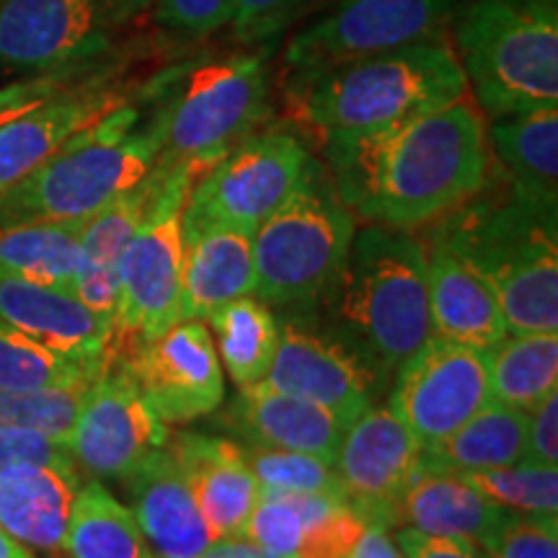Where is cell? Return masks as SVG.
<instances>
[{"label": "cell", "instance_id": "6da1fadb", "mask_svg": "<svg viewBox=\"0 0 558 558\" xmlns=\"http://www.w3.org/2000/svg\"><path fill=\"white\" fill-rule=\"evenodd\" d=\"M331 184L362 220L411 230L439 220L486 184L492 153L463 99L393 128L324 140Z\"/></svg>", "mask_w": 558, "mask_h": 558}, {"label": "cell", "instance_id": "7a4b0ae2", "mask_svg": "<svg viewBox=\"0 0 558 558\" xmlns=\"http://www.w3.org/2000/svg\"><path fill=\"white\" fill-rule=\"evenodd\" d=\"M484 186L437 222L432 241L476 267L497 290L509 333L558 331L556 209Z\"/></svg>", "mask_w": 558, "mask_h": 558}, {"label": "cell", "instance_id": "3957f363", "mask_svg": "<svg viewBox=\"0 0 558 558\" xmlns=\"http://www.w3.org/2000/svg\"><path fill=\"white\" fill-rule=\"evenodd\" d=\"M326 295L375 375L396 373L432 337L427 248L409 230L378 222L354 230Z\"/></svg>", "mask_w": 558, "mask_h": 558}, {"label": "cell", "instance_id": "277c9868", "mask_svg": "<svg viewBox=\"0 0 558 558\" xmlns=\"http://www.w3.org/2000/svg\"><path fill=\"white\" fill-rule=\"evenodd\" d=\"M295 88L303 120L329 140L386 130L450 107L463 99L469 81L458 52L437 37L329 68Z\"/></svg>", "mask_w": 558, "mask_h": 558}, {"label": "cell", "instance_id": "5b68a950", "mask_svg": "<svg viewBox=\"0 0 558 558\" xmlns=\"http://www.w3.org/2000/svg\"><path fill=\"white\" fill-rule=\"evenodd\" d=\"M130 104L73 135L45 163L0 194V230L26 222L78 220L143 181L160 156L156 130H135Z\"/></svg>", "mask_w": 558, "mask_h": 558}, {"label": "cell", "instance_id": "8992f818", "mask_svg": "<svg viewBox=\"0 0 558 558\" xmlns=\"http://www.w3.org/2000/svg\"><path fill=\"white\" fill-rule=\"evenodd\" d=\"M456 41L492 120L558 104V0H471L456 11Z\"/></svg>", "mask_w": 558, "mask_h": 558}, {"label": "cell", "instance_id": "52a82bcc", "mask_svg": "<svg viewBox=\"0 0 558 558\" xmlns=\"http://www.w3.org/2000/svg\"><path fill=\"white\" fill-rule=\"evenodd\" d=\"M150 128L160 140L156 163H190L205 173L269 117L267 52H239L169 70L158 81Z\"/></svg>", "mask_w": 558, "mask_h": 558}, {"label": "cell", "instance_id": "ba28073f", "mask_svg": "<svg viewBox=\"0 0 558 558\" xmlns=\"http://www.w3.org/2000/svg\"><path fill=\"white\" fill-rule=\"evenodd\" d=\"M357 220L313 160L303 181L254 230V290L264 305L298 308L324 298L352 246Z\"/></svg>", "mask_w": 558, "mask_h": 558}, {"label": "cell", "instance_id": "9c48e42d", "mask_svg": "<svg viewBox=\"0 0 558 558\" xmlns=\"http://www.w3.org/2000/svg\"><path fill=\"white\" fill-rule=\"evenodd\" d=\"M158 166V163H156ZM163 171L153 202L124 248L120 262V300L107 344V357L156 339L181 320L184 300V205L197 166L181 163Z\"/></svg>", "mask_w": 558, "mask_h": 558}, {"label": "cell", "instance_id": "30bf717a", "mask_svg": "<svg viewBox=\"0 0 558 558\" xmlns=\"http://www.w3.org/2000/svg\"><path fill=\"white\" fill-rule=\"evenodd\" d=\"M456 11L458 0H337L290 39L292 86L344 62L437 39Z\"/></svg>", "mask_w": 558, "mask_h": 558}, {"label": "cell", "instance_id": "8fae6325", "mask_svg": "<svg viewBox=\"0 0 558 558\" xmlns=\"http://www.w3.org/2000/svg\"><path fill=\"white\" fill-rule=\"evenodd\" d=\"M313 156L290 132H254L197 177L181 226L228 222L256 230L298 190Z\"/></svg>", "mask_w": 558, "mask_h": 558}, {"label": "cell", "instance_id": "7c38bea8", "mask_svg": "<svg viewBox=\"0 0 558 558\" xmlns=\"http://www.w3.org/2000/svg\"><path fill=\"white\" fill-rule=\"evenodd\" d=\"M145 0H3L0 65L11 70H73L101 54L114 32Z\"/></svg>", "mask_w": 558, "mask_h": 558}, {"label": "cell", "instance_id": "4fadbf2b", "mask_svg": "<svg viewBox=\"0 0 558 558\" xmlns=\"http://www.w3.org/2000/svg\"><path fill=\"white\" fill-rule=\"evenodd\" d=\"M396 373L388 409L422 448L452 435L492 403L486 352L458 341L429 337Z\"/></svg>", "mask_w": 558, "mask_h": 558}, {"label": "cell", "instance_id": "5bb4252c", "mask_svg": "<svg viewBox=\"0 0 558 558\" xmlns=\"http://www.w3.org/2000/svg\"><path fill=\"white\" fill-rule=\"evenodd\" d=\"M169 424L143 399L128 367L104 360L83 393L68 450L73 463L94 478H122L153 450L163 448Z\"/></svg>", "mask_w": 558, "mask_h": 558}, {"label": "cell", "instance_id": "9a60e30c", "mask_svg": "<svg viewBox=\"0 0 558 558\" xmlns=\"http://www.w3.org/2000/svg\"><path fill=\"white\" fill-rule=\"evenodd\" d=\"M128 367L143 399L166 424H190L213 414L226 378L205 320H179L169 331L114 357Z\"/></svg>", "mask_w": 558, "mask_h": 558}, {"label": "cell", "instance_id": "2e32d148", "mask_svg": "<svg viewBox=\"0 0 558 558\" xmlns=\"http://www.w3.org/2000/svg\"><path fill=\"white\" fill-rule=\"evenodd\" d=\"M424 448L388 407H369L344 429L331 469L341 497L367 525H399V501L422 465Z\"/></svg>", "mask_w": 558, "mask_h": 558}, {"label": "cell", "instance_id": "e0dca14e", "mask_svg": "<svg viewBox=\"0 0 558 558\" xmlns=\"http://www.w3.org/2000/svg\"><path fill=\"white\" fill-rule=\"evenodd\" d=\"M262 383L331 411L349 427L373 407L375 373L344 341L288 320L279 326L275 360Z\"/></svg>", "mask_w": 558, "mask_h": 558}, {"label": "cell", "instance_id": "ac0fdd59", "mask_svg": "<svg viewBox=\"0 0 558 558\" xmlns=\"http://www.w3.org/2000/svg\"><path fill=\"white\" fill-rule=\"evenodd\" d=\"M365 530L344 497L262 488L243 538L282 558H347Z\"/></svg>", "mask_w": 558, "mask_h": 558}, {"label": "cell", "instance_id": "d6986e66", "mask_svg": "<svg viewBox=\"0 0 558 558\" xmlns=\"http://www.w3.org/2000/svg\"><path fill=\"white\" fill-rule=\"evenodd\" d=\"M117 481L128 494L150 558H199L215 541L166 445Z\"/></svg>", "mask_w": 558, "mask_h": 558}, {"label": "cell", "instance_id": "ffe728a7", "mask_svg": "<svg viewBox=\"0 0 558 558\" xmlns=\"http://www.w3.org/2000/svg\"><path fill=\"white\" fill-rule=\"evenodd\" d=\"M166 448L184 473L215 538H239L246 533L262 486L243 458V445L199 432H181L177 437L169 435Z\"/></svg>", "mask_w": 558, "mask_h": 558}, {"label": "cell", "instance_id": "44dd1931", "mask_svg": "<svg viewBox=\"0 0 558 558\" xmlns=\"http://www.w3.org/2000/svg\"><path fill=\"white\" fill-rule=\"evenodd\" d=\"M0 318L60 357L104 365L111 326L73 290L0 275Z\"/></svg>", "mask_w": 558, "mask_h": 558}, {"label": "cell", "instance_id": "7402d4cb", "mask_svg": "<svg viewBox=\"0 0 558 558\" xmlns=\"http://www.w3.org/2000/svg\"><path fill=\"white\" fill-rule=\"evenodd\" d=\"M122 104L117 90L68 86L39 107L0 124V194L45 163L70 137Z\"/></svg>", "mask_w": 558, "mask_h": 558}, {"label": "cell", "instance_id": "603a6c76", "mask_svg": "<svg viewBox=\"0 0 558 558\" xmlns=\"http://www.w3.org/2000/svg\"><path fill=\"white\" fill-rule=\"evenodd\" d=\"M427 290L432 337L488 352L509 333L494 284L435 241L427 248Z\"/></svg>", "mask_w": 558, "mask_h": 558}, {"label": "cell", "instance_id": "cb8c5ba5", "mask_svg": "<svg viewBox=\"0 0 558 558\" xmlns=\"http://www.w3.org/2000/svg\"><path fill=\"white\" fill-rule=\"evenodd\" d=\"M220 422L248 439V445L308 452L326 463L337 456L347 429L331 411L264 386L262 380L241 388Z\"/></svg>", "mask_w": 558, "mask_h": 558}, {"label": "cell", "instance_id": "d4e9b609", "mask_svg": "<svg viewBox=\"0 0 558 558\" xmlns=\"http://www.w3.org/2000/svg\"><path fill=\"white\" fill-rule=\"evenodd\" d=\"M163 171H153L128 192L117 194L99 213H94L81 235V267L75 277L73 292L83 305H88L101 320L111 326L120 300V262L124 248L156 194Z\"/></svg>", "mask_w": 558, "mask_h": 558}, {"label": "cell", "instance_id": "484cf974", "mask_svg": "<svg viewBox=\"0 0 558 558\" xmlns=\"http://www.w3.org/2000/svg\"><path fill=\"white\" fill-rule=\"evenodd\" d=\"M184 230V300L181 320H207L213 311L254 290V230L228 222Z\"/></svg>", "mask_w": 558, "mask_h": 558}, {"label": "cell", "instance_id": "4316f807", "mask_svg": "<svg viewBox=\"0 0 558 558\" xmlns=\"http://www.w3.org/2000/svg\"><path fill=\"white\" fill-rule=\"evenodd\" d=\"M78 486V465H9L0 471V530L26 548L62 550Z\"/></svg>", "mask_w": 558, "mask_h": 558}, {"label": "cell", "instance_id": "83f0119b", "mask_svg": "<svg viewBox=\"0 0 558 558\" xmlns=\"http://www.w3.org/2000/svg\"><path fill=\"white\" fill-rule=\"evenodd\" d=\"M507 512L509 509L486 499L460 473L418 465L399 501V525L403 522L418 533L458 541L478 550Z\"/></svg>", "mask_w": 558, "mask_h": 558}, {"label": "cell", "instance_id": "f1b7e54d", "mask_svg": "<svg viewBox=\"0 0 558 558\" xmlns=\"http://www.w3.org/2000/svg\"><path fill=\"white\" fill-rule=\"evenodd\" d=\"M488 143L514 192L535 205L556 209L558 199V109L497 117Z\"/></svg>", "mask_w": 558, "mask_h": 558}, {"label": "cell", "instance_id": "f546056e", "mask_svg": "<svg viewBox=\"0 0 558 558\" xmlns=\"http://www.w3.org/2000/svg\"><path fill=\"white\" fill-rule=\"evenodd\" d=\"M527 414L492 401L476 411L463 427L422 452L424 469L435 471H484L518 465L525 460Z\"/></svg>", "mask_w": 558, "mask_h": 558}, {"label": "cell", "instance_id": "4dcf8cb0", "mask_svg": "<svg viewBox=\"0 0 558 558\" xmlns=\"http://www.w3.org/2000/svg\"><path fill=\"white\" fill-rule=\"evenodd\" d=\"M88 218L26 222L0 230V275L73 290Z\"/></svg>", "mask_w": 558, "mask_h": 558}, {"label": "cell", "instance_id": "1f68e13d", "mask_svg": "<svg viewBox=\"0 0 558 558\" xmlns=\"http://www.w3.org/2000/svg\"><path fill=\"white\" fill-rule=\"evenodd\" d=\"M486 365L492 401L530 411L558 390V331L507 333Z\"/></svg>", "mask_w": 558, "mask_h": 558}, {"label": "cell", "instance_id": "d6a6232c", "mask_svg": "<svg viewBox=\"0 0 558 558\" xmlns=\"http://www.w3.org/2000/svg\"><path fill=\"white\" fill-rule=\"evenodd\" d=\"M62 550L70 558H150L135 514L101 481L75 492Z\"/></svg>", "mask_w": 558, "mask_h": 558}, {"label": "cell", "instance_id": "836d02e7", "mask_svg": "<svg viewBox=\"0 0 558 558\" xmlns=\"http://www.w3.org/2000/svg\"><path fill=\"white\" fill-rule=\"evenodd\" d=\"M209 331L215 333V352L235 388L254 386L267 378L279 344V326L269 305L243 295L220 305L207 316Z\"/></svg>", "mask_w": 558, "mask_h": 558}, {"label": "cell", "instance_id": "e575fe53", "mask_svg": "<svg viewBox=\"0 0 558 558\" xmlns=\"http://www.w3.org/2000/svg\"><path fill=\"white\" fill-rule=\"evenodd\" d=\"M101 367L60 357L0 318V390L88 388Z\"/></svg>", "mask_w": 558, "mask_h": 558}, {"label": "cell", "instance_id": "d590c367", "mask_svg": "<svg viewBox=\"0 0 558 558\" xmlns=\"http://www.w3.org/2000/svg\"><path fill=\"white\" fill-rule=\"evenodd\" d=\"M494 505L522 514H558V469L546 465H505L460 473Z\"/></svg>", "mask_w": 558, "mask_h": 558}, {"label": "cell", "instance_id": "8d00e7d4", "mask_svg": "<svg viewBox=\"0 0 558 558\" xmlns=\"http://www.w3.org/2000/svg\"><path fill=\"white\" fill-rule=\"evenodd\" d=\"M86 388L0 390V429H29L68 445Z\"/></svg>", "mask_w": 558, "mask_h": 558}, {"label": "cell", "instance_id": "74e56055", "mask_svg": "<svg viewBox=\"0 0 558 558\" xmlns=\"http://www.w3.org/2000/svg\"><path fill=\"white\" fill-rule=\"evenodd\" d=\"M251 473L259 481L262 488H277V492L295 494H333L341 497V486L331 463L308 452L262 448L248 445L243 448Z\"/></svg>", "mask_w": 558, "mask_h": 558}, {"label": "cell", "instance_id": "f35d334b", "mask_svg": "<svg viewBox=\"0 0 558 558\" xmlns=\"http://www.w3.org/2000/svg\"><path fill=\"white\" fill-rule=\"evenodd\" d=\"M481 558H558L556 514L507 512L478 548Z\"/></svg>", "mask_w": 558, "mask_h": 558}, {"label": "cell", "instance_id": "ab89813d", "mask_svg": "<svg viewBox=\"0 0 558 558\" xmlns=\"http://www.w3.org/2000/svg\"><path fill=\"white\" fill-rule=\"evenodd\" d=\"M311 0H233L230 29L241 41H269L277 37Z\"/></svg>", "mask_w": 558, "mask_h": 558}, {"label": "cell", "instance_id": "60d3db41", "mask_svg": "<svg viewBox=\"0 0 558 558\" xmlns=\"http://www.w3.org/2000/svg\"><path fill=\"white\" fill-rule=\"evenodd\" d=\"M233 0H156L160 26L179 37H207L230 21Z\"/></svg>", "mask_w": 558, "mask_h": 558}, {"label": "cell", "instance_id": "b9f144b4", "mask_svg": "<svg viewBox=\"0 0 558 558\" xmlns=\"http://www.w3.org/2000/svg\"><path fill=\"white\" fill-rule=\"evenodd\" d=\"M16 463L75 465L68 445L29 429H0V471Z\"/></svg>", "mask_w": 558, "mask_h": 558}, {"label": "cell", "instance_id": "7bdbcfd3", "mask_svg": "<svg viewBox=\"0 0 558 558\" xmlns=\"http://www.w3.org/2000/svg\"><path fill=\"white\" fill-rule=\"evenodd\" d=\"M527 414V465H546L558 469V390L533 407Z\"/></svg>", "mask_w": 558, "mask_h": 558}, {"label": "cell", "instance_id": "ee69618b", "mask_svg": "<svg viewBox=\"0 0 558 558\" xmlns=\"http://www.w3.org/2000/svg\"><path fill=\"white\" fill-rule=\"evenodd\" d=\"M70 73H73V70H54V73L39 75V78L11 83V86L0 88V124L24 114V111L39 107L41 101L52 99V96L60 94L62 88H68Z\"/></svg>", "mask_w": 558, "mask_h": 558}, {"label": "cell", "instance_id": "f6af8a7d", "mask_svg": "<svg viewBox=\"0 0 558 558\" xmlns=\"http://www.w3.org/2000/svg\"><path fill=\"white\" fill-rule=\"evenodd\" d=\"M393 541L399 543L401 554L407 558H481L478 550L463 546V543L418 533L414 527H399Z\"/></svg>", "mask_w": 558, "mask_h": 558}, {"label": "cell", "instance_id": "bcb514c9", "mask_svg": "<svg viewBox=\"0 0 558 558\" xmlns=\"http://www.w3.org/2000/svg\"><path fill=\"white\" fill-rule=\"evenodd\" d=\"M347 558H407L401 554L399 543L390 538L388 527L380 525H367L362 538L354 543V548L349 550Z\"/></svg>", "mask_w": 558, "mask_h": 558}, {"label": "cell", "instance_id": "7dc6e473", "mask_svg": "<svg viewBox=\"0 0 558 558\" xmlns=\"http://www.w3.org/2000/svg\"><path fill=\"white\" fill-rule=\"evenodd\" d=\"M259 550V546L239 535V538H215L199 558H254Z\"/></svg>", "mask_w": 558, "mask_h": 558}, {"label": "cell", "instance_id": "c3c4849f", "mask_svg": "<svg viewBox=\"0 0 558 558\" xmlns=\"http://www.w3.org/2000/svg\"><path fill=\"white\" fill-rule=\"evenodd\" d=\"M0 558H34L26 546L13 541L5 530H0Z\"/></svg>", "mask_w": 558, "mask_h": 558}, {"label": "cell", "instance_id": "681fc988", "mask_svg": "<svg viewBox=\"0 0 558 558\" xmlns=\"http://www.w3.org/2000/svg\"><path fill=\"white\" fill-rule=\"evenodd\" d=\"M254 558H282V556H271V554H267V550H259Z\"/></svg>", "mask_w": 558, "mask_h": 558}]
</instances>
